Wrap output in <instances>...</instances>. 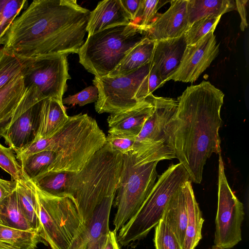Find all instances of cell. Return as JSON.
<instances>
[{
	"label": "cell",
	"mask_w": 249,
	"mask_h": 249,
	"mask_svg": "<svg viewBox=\"0 0 249 249\" xmlns=\"http://www.w3.org/2000/svg\"><path fill=\"white\" fill-rule=\"evenodd\" d=\"M22 64L19 59L3 48L0 49V89L21 73Z\"/></svg>",
	"instance_id": "obj_32"
},
{
	"label": "cell",
	"mask_w": 249,
	"mask_h": 249,
	"mask_svg": "<svg viewBox=\"0 0 249 249\" xmlns=\"http://www.w3.org/2000/svg\"><path fill=\"white\" fill-rule=\"evenodd\" d=\"M35 188L41 238L51 249H71L76 244L81 248L86 226L72 200L53 196Z\"/></svg>",
	"instance_id": "obj_6"
},
{
	"label": "cell",
	"mask_w": 249,
	"mask_h": 249,
	"mask_svg": "<svg viewBox=\"0 0 249 249\" xmlns=\"http://www.w3.org/2000/svg\"><path fill=\"white\" fill-rule=\"evenodd\" d=\"M0 225H2V223L0 219Z\"/></svg>",
	"instance_id": "obj_46"
},
{
	"label": "cell",
	"mask_w": 249,
	"mask_h": 249,
	"mask_svg": "<svg viewBox=\"0 0 249 249\" xmlns=\"http://www.w3.org/2000/svg\"><path fill=\"white\" fill-rule=\"evenodd\" d=\"M190 176L182 164L171 165L158 177L150 194L137 212L119 231L118 242L131 246L144 238L161 219L170 198Z\"/></svg>",
	"instance_id": "obj_7"
},
{
	"label": "cell",
	"mask_w": 249,
	"mask_h": 249,
	"mask_svg": "<svg viewBox=\"0 0 249 249\" xmlns=\"http://www.w3.org/2000/svg\"><path fill=\"white\" fill-rule=\"evenodd\" d=\"M219 53L214 32L209 33L197 43L187 45L180 63L168 81L193 83L209 67Z\"/></svg>",
	"instance_id": "obj_13"
},
{
	"label": "cell",
	"mask_w": 249,
	"mask_h": 249,
	"mask_svg": "<svg viewBox=\"0 0 249 249\" xmlns=\"http://www.w3.org/2000/svg\"><path fill=\"white\" fill-rule=\"evenodd\" d=\"M42 101L27 107L18 105L14 111L17 115L0 127V137L16 153L35 139Z\"/></svg>",
	"instance_id": "obj_14"
},
{
	"label": "cell",
	"mask_w": 249,
	"mask_h": 249,
	"mask_svg": "<svg viewBox=\"0 0 249 249\" xmlns=\"http://www.w3.org/2000/svg\"><path fill=\"white\" fill-rule=\"evenodd\" d=\"M0 167L10 174L14 180L18 181L26 178L23 176L21 165L17 160L14 150L10 147L3 146L0 143Z\"/></svg>",
	"instance_id": "obj_36"
},
{
	"label": "cell",
	"mask_w": 249,
	"mask_h": 249,
	"mask_svg": "<svg viewBox=\"0 0 249 249\" xmlns=\"http://www.w3.org/2000/svg\"><path fill=\"white\" fill-rule=\"evenodd\" d=\"M73 174L65 171H48L31 181L36 188L46 194L72 199L71 181Z\"/></svg>",
	"instance_id": "obj_22"
},
{
	"label": "cell",
	"mask_w": 249,
	"mask_h": 249,
	"mask_svg": "<svg viewBox=\"0 0 249 249\" xmlns=\"http://www.w3.org/2000/svg\"><path fill=\"white\" fill-rule=\"evenodd\" d=\"M55 158L51 151H42L27 155L19 160L23 176L31 180L48 171Z\"/></svg>",
	"instance_id": "obj_30"
},
{
	"label": "cell",
	"mask_w": 249,
	"mask_h": 249,
	"mask_svg": "<svg viewBox=\"0 0 249 249\" xmlns=\"http://www.w3.org/2000/svg\"><path fill=\"white\" fill-rule=\"evenodd\" d=\"M150 96L154 105L153 111L136 137L131 151L138 164L176 158L174 152L167 144L165 131L177 110L178 101L152 94Z\"/></svg>",
	"instance_id": "obj_9"
},
{
	"label": "cell",
	"mask_w": 249,
	"mask_h": 249,
	"mask_svg": "<svg viewBox=\"0 0 249 249\" xmlns=\"http://www.w3.org/2000/svg\"><path fill=\"white\" fill-rule=\"evenodd\" d=\"M162 81L157 71L151 66L148 73L139 86L135 95L137 102L145 100L156 89L163 86Z\"/></svg>",
	"instance_id": "obj_37"
},
{
	"label": "cell",
	"mask_w": 249,
	"mask_h": 249,
	"mask_svg": "<svg viewBox=\"0 0 249 249\" xmlns=\"http://www.w3.org/2000/svg\"><path fill=\"white\" fill-rule=\"evenodd\" d=\"M26 2L25 0H6L0 22V45L4 44L6 35L12 22Z\"/></svg>",
	"instance_id": "obj_34"
},
{
	"label": "cell",
	"mask_w": 249,
	"mask_h": 249,
	"mask_svg": "<svg viewBox=\"0 0 249 249\" xmlns=\"http://www.w3.org/2000/svg\"><path fill=\"white\" fill-rule=\"evenodd\" d=\"M67 54H56L32 59H19L26 87L34 86L45 98L62 102L70 79Z\"/></svg>",
	"instance_id": "obj_10"
},
{
	"label": "cell",
	"mask_w": 249,
	"mask_h": 249,
	"mask_svg": "<svg viewBox=\"0 0 249 249\" xmlns=\"http://www.w3.org/2000/svg\"><path fill=\"white\" fill-rule=\"evenodd\" d=\"M235 9V2L233 0H187L189 26L190 27L194 22L206 16H222Z\"/></svg>",
	"instance_id": "obj_24"
},
{
	"label": "cell",
	"mask_w": 249,
	"mask_h": 249,
	"mask_svg": "<svg viewBox=\"0 0 249 249\" xmlns=\"http://www.w3.org/2000/svg\"><path fill=\"white\" fill-rule=\"evenodd\" d=\"M187 222L182 249H195L202 238L204 222L198 204L196 199L192 182L187 192Z\"/></svg>",
	"instance_id": "obj_23"
},
{
	"label": "cell",
	"mask_w": 249,
	"mask_h": 249,
	"mask_svg": "<svg viewBox=\"0 0 249 249\" xmlns=\"http://www.w3.org/2000/svg\"><path fill=\"white\" fill-rule=\"evenodd\" d=\"M156 249H182L176 235L162 218L155 227Z\"/></svg>",
	"instance_id": "obj_35"
},
{
	"label": "cell",
	"mask_w": 249,
	"mask_h": 249,
	"mask_svg": "<svg viewBox=\"0 0 249 249\" xmlns=\"http://www.w3.org/2000/svg\"><path fill=\"white\" fill-rule=\"evenodd\" d=\"M115 196L106 198L95 209L89 223L86 226L84 245L107 234L110 231L109 219Z\"/></svg>",
	"instance_id": "obj_27"
},
{
	"label": "cell",
	"mask_w": 249,
	"mask_h": 249,
	"mask_svg": "<svg viewBox=\"0 0 249 249\" xmlns=\"http://www.w3.org/2000/svg\"><path fill=\"white\" fill-rule=\"evenodd\" d=\"M69 117L62 102L53 98L43 100L37 131L34 142L53 135L64 124Z\"/></svg>",
	"instance_id": "obj_20"
},
{
	"label": "cell",
	"mask_w": 249,
	"mask_h": 249,
	"mask_svg": "<svg viewBox=\"0 0 249 249\" xmlns=\"http://www.w3.org/2000/svg\"><path fill=\"white\" fill-rule=\"evenodd\" d=\"M98 97V90L95 86H90L73 95H70L62 100L63 104L78 105L83 106L96 102Z\"/></svg>",
	"instance_id": "obj_39"
},
{
	"label": "cell",
	"mask_w": 249,
	"mask_h": 249,
	"mask_svg": "<svg viewBox=\"0 0 249 249\" xmlns=\"http://www.w3.org/2000/svg\"><path fill=\"white\" fill-rule=\"evenodd\" d=\"M191 180L185 182L167 202L162 219L168 224L182 246L187 222V192Z\"/></svg>",
	"instance_id": "obj_19"
},
{
	"label": "cell",
	"mask_w": 249,
	"mask_h": 249,
	"mask_svg": "<svg viewBox=\"0 0 249 249\" xmlns=\"http://www.w3.org/2000/svg\"><path fill=\"white\" fill-rule=\"evenodd\" d=\"M106 143V136L95 120L87 114L69 116L54 134L36 140L16 153L21 158L42 151H51L55 158L48 171L78 172Z\"/></svg>",
	"instance_id": "obj_3"
},
{
	"label": "cell",
	"mask_w": 249,
	"mask_h": 249,
	"mask_svg": "<svg viewBox=\"0 0 249 249\" xmlns=\"http://www.w3.org/2000/svg\"><path fill=\"white\" fill-rule=\"evenodd\" d=\"M123 166L113 203L117 212L114 230H120L141 207L157 178L158 161L142 164L135 162L131 152L123 155Z\"/></svg>",
	"instance_id": "obj_8"
},
{
	"label": "cell",
	"mask_w": 249,
	"mask_h": 249,
	"mask_svg": "<svg viewBox=\"0 0 249 249\" xmlns=\"http://www.w3.org/2000/svg\"><path fill=\"white\" fill-rule=\"evenodd\" d=\"M170 2L168 9L157 15L147 28V38L155 41L177 38L184 35L189 28L187 0H172Z\"/></svg>",
	"instance_id": "obj_15"
},
{
	"label": "cell",
	"mask_w": 249,
	"mask_h": 249,
	"mask_svg": "<svg viewBox=\"0 0 249 249\" xmlns=\"http://www.w3.org/2000/svg\"><path fill=\"white\" fill-rule=\"evenodd\" d=\"M131 22L130 16L123 7L121 0L99 1L90 12L87 27L88 36L108 27Z\"/></svg>",
	"instance_id": "obj_18"
},
{
	"label": "cell",
	"mask_w": 249,
	"mask_h": 249,
	"mask_svg": "<svg viewBox=\"0 0 249 249\" xmlns=\"http://www.w3.org/2000/svg\"><path fill=\"white\" fill-rule=\"evenodd\" d=\"M123 155L106 142L71 181V193L86 226L97 207L106 198L115 196L123 166Z\"/></svg>",
	"instance_id": "obj_4"
},
{
	"label": "cell",
	"mask_w": 249,
	"mask_h": 249,
	"mask_svg": "<svg viewBox=\"0 0 249 249\" xmlns=\"http://www.w3.org/2000/svg\"><path fill=\"white\" fill-rule=\"evenodd\" d=\"M6 0H0V22L2 19V11Z\"/></svg>",
	"instance_id": "obj_44"
},
{
	"label": "cell",
	"mask_w": 249,
	"mask_h": 249,
	"mask_svg": "<svg viewBox=\"0 0 249 249\" xmlns=\"http://www.w3.org/2000/svg\"><path fill=\"white\" fill-rule=\"evenodd\" d=\"M218 203L215 218L214 248L228 249L242 240L241 224L244 206L231 189L225 173L221 154H219Z\"/></svg>",
	"instance_id": "obj_11"
},
{
	"label": "cell",
	"mask_w": 249,
	"mask_h": 249,
	"mask_svg": "<svg viewBox=\"0 0 249 249\" xmlns=\"http://www.w3.org/2000/svg\"><path fill=\"white\" fill-rule=\"evenodd\" d=\"M186 46L184 35L156 41L151 64L163 85L178 68Z\"/></svg>",
	"instance_id": "obj_16"
},
{
	"label": "cell",
	"mask_w": 249,
	"mask_h": 249,
	"mask_svg": "<svg viewBox=\"0 0 249 249\" xmlns=\"http://www.w3.org/2000/svg\"><path fill=\"white\" fill-rule=\"evenodd\" d=\"M224 97L209 81L188 87L178 98L177 110L166 126L167 144L196 184L202 181L207 160L221 152L219 130Z\"/></svg>",
	"instance_id": "obj_2"
},
{
	"label": "cell",
	"mask_w": 249,
	"mask_h": 249,
	"mask_svg": "<svg viewBox=\"0 0 249 249\" xmlns=\"http://www.w3.org/2000/svg\"><path fill=\"white\" fill-rule=\"evenodd\" d=\"M151 62L120 76H95L93 84L98 90L95 109L98 113H116L130 109L139 103L135 95L142 80L149 72Z\"/></svg>",
	"instance_id": "obj_12"
},
{
	"label": "cell",
	"mask_w": 249,
	"mask_h": 249,
	"mask_svg": "<svg viewBox=\"0 0 249 249\" xmlns=\"http://www.w3.org/2000/svg\"><path fill=\"white\" fill-rule=\"evenodd\" d=\"M116 232L110 230L107 234L89 243L86 249H120Z\"/></svg>",
	"instance_id": "obj_40"
},
{
	"label": "cell",
	"mask_w": 249,
	"mask_h": 249,
	"mask_svg": "<svg viewBox=\"0 0 249 249\" xmlns=\"http://www.w3.org/2000/svg\"><path fill=\"white\" fill-rule=\"evenodd\" d=\"M156 41L147 37L133 48L116 68L107 76H120L128 74L150 63Z\"/></svg>",
	"instance_id": "obj_21"
},
{
	"label": "cell",
	"mask_w": 249,
	"mask_h": 249,
	"mask_svg": "<svg viewBox=\"0 0 249 249\" xmlns=\"http://www.w3.org/2000/svg\"><path fill=\"white\" fill-rule=\"evenodd\" d=\"M26 89L21 73L0 89V124H4L10 120Z\"/></svg>",
	"instance_id": "obj_25"
},
{
	"label": "cell",
	"mask_w": 249,
	"mask_h": 249,
	"mask_svg": "<svg viewBox=\"0 0 249 249\" xmlns=\"http://www.w3.org/2000/svg\"><path fill=\"white\" fill-rule=\"evenodd\" d=\"M0 249H10L4 248H0Z\"/></svg>",
	"instance_id": "obj_45"
},
{
	"label": "cell",
	"mask_w": 249,
	"mask_h": 249,
	"mask_svg": "<svg viewBox=\"0 0 249 249\" xmlns=\"http://www.w3.org/2000/svg\"><path fill=\"white\" fill-rule=\"evenodd\" d=\"M170 0H141L140 8L133 22L146 32L158 15V10Z\"/></svg>",
	"instance_id": "obj_33"
},
{
	"label": "cell",
	"mask_w": 249,
	"mask_h": 249,
	"mask_svg": "<svg viewBox=\"0 0 249 249\" xmlns=\"http://www.w3.org/2000/svg\"><path fill=\"white\" fill-rule=\"evenodd\" d=\"M125 11L130 16L132 22H134L138 12L141 0H121Z\"/></svg>",
	"instance_id": "obj_43"
},
{
	"label": "cell",
	"mask_w": 249,
	"mask_h": 249,
	"mask_svg": "<svg viewBox=\"0 0 249 249\" xmlns=\"http://www.w3.org/2000/svg\"><path fill=\"white\" fill-rule=\"evenodd\" d=\"M153 109L154 105L149 95L130 109L110 114L107 119L108 131L136 137Z\"/></svg>",
	"instance_id": "obj_17"
},
{
	"label": "cell",
	"mask_w": 249,
	"mask_h": 249,
	"mask_svg": "<svg viewBox=\"0 0 249 249\" xmlns=\"http://www.w3.org/2000/svg\"><path fill=\"white\" fill-rule=\"evenodd\" d=\"M221 17L209 15L194 22L184 34L187 45L194 44L209 33L214 32Z\"/></svg>",
	"instance_id": "obj_31"
},
{
	"label": "cell",
	"mask_w": 249,
	"mask_h": 249,
	"mask_svg": "<svg viewBox=\"0 0 249 249\" xmlns=\"http://www.w3.org/2000/svg\"><path fill=\"white\" fill-rule=\"evenodd\" d=\"M90 11L75 0H35L12 22L5 50L18 59L77 53Z\"/></svg>",
	"instance_id": "obj_1"
},
{
	"label": "cell",
	"mask_w": 249,
	"mask_h": 249,
	"mask_svg": "<svg viewBox=\"0 0 249 249\" xmlns=\"http://www.w3.org/2000/svg\"><path fill=\"white\" fill-rule=\"evenodd\" d=\"M18 199L21 210L32 228L40 233L41 228L36 210V188L26 178L17 181Z\"/></svg>",
	"instance_id": "obj_28"
},
{
	"label": "cell",
	"mask_w": 249,
	"mask_h": 249,
	"mask_svg": "<svg viewBox=\"0 0 249 249\" xmlns=\"http://www.w3.org/2000/svg\"><path fill=\"white\" fill-rule=\"evenodd\" d=\"M248 0H235L236 9L237 10L241 18L240 28L242 31L247 28L248 25L247 21V10L249 6Z\"/></svg>",
	"instance_id": "obj_41"
},
{
	"label": "cell",
	"mask_w": 249,
	"mask_h": 249,
	"mask_svg": "<svg viewBox=\"0 0 249 249\" xmlns=\"http://www.w3.org/2000/svg\"><path fill=\"white\" fill-rule=\"evenodd\" d=\"M145 37L133 22L108 27L88 36L78 53L79 63L95 76H107Z\"/></svg>",
	"instance_id": "obj_5"
},
{
	"label": "cell",
	"mask_w": 249,
	"mask_h": 249,
	"mask_svg": "<svg viewBox=\"0 0 249 249\" xmlns=\"http://www.w3.org/2000/svg\"><path fill=\"white\" fill-rule=\"evenodd\" d=\"M108 133L106 142L114 150L122 155L132 151L136 137L112 131Z\"/></svg>",
	"instance_id": "obj_38"
},
{
	"label": "cell",
	"mask_w": 249,
	"mask_h": 249,
	"mask_svg": "<svg viewBox=\"0 0 249 249\" xmlns=\"http://www.w3.org/2000/svg\"><path fill=\"white\" fill-rule=\"evenodd\" d=\"M42 239L38 231H23L0 225V248L36 249Z\"/></svg>",
	"instance_id": "obj_26"
},
{
	"label": "cell",
	"mask_w": 249,
	"mask_h": 249,
	"mask_svg": "<svg viewBox=\"0 0 249 249\" xmlns=\"http://www.w3.org/2000/svg\"><path fill=\"white\" fill-rule=\"evenodd\" d=\"M17 186V181L0 178V203L16 190Z\"/></svg>",
	"instance_id": "obj_42"
},
{
	"label": "cell",
	"mask_w": 249,
	"mask_h": 249,
	"mask_svg": "<svg viewBox=\"0 0 249 249\" xmlns=\"http://www.w3.org/2000/svg\"><path fill=\"white\" fill-rule=\"evenodd\" d=\"M0 219L6 226L23 231L35 230L21 210L16 190L0 203Z\"/></svg>",
	"instance_id": "obj_29"
}]
</instances>
